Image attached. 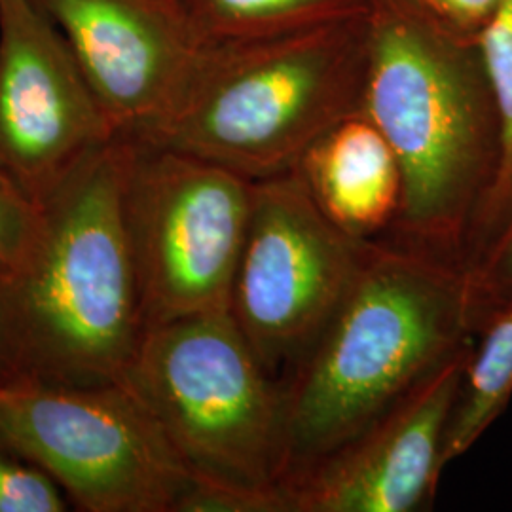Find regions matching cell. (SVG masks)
Listing matches in <instances>:
<instances>
[{
  "instance_id": "cell-10",
  "label": "cell",
  "mask_w": 512,
  "mask_h": 512,
  "mask_svg": "<svg viewBox=\"0 0 512 512\" xmlns=\"http://www.w3.org/2000/svg\"><path fill=\"white\" fill-rule=\"evenodd\" d=\"M67 40L120 139L143 141L177 107L203 40L177 0H33Z\"/></svg>"
},
{
  "instance_id": "cell-20",
  "label": "cell",
  "mask_w": 512,
  "mask_h": 512,
  "mask_svg": "<svg viewBox=\"0 0 512 512\" xmlns=\"http://www.w3.org/2000/svg\"><path fill=\"white\" fill-rule=\"evenodd\" d=\"M10 382V368L6 363V355H4V348H2V340H0V387Z\"/></svg>"
},
{
  "instance_id": "cell-16",
  "label": "cell",
  "mask_w": 512,
  "mask_h": 512,
  "mask_svg": "<svg viewBox=\"0 0 512 512\" xmlns=\"http://www.w3.org/2000/svg\"><path fill=\"white\" fill-rule=\"evenodd\" d=\"M67 505L52 476L0 439V512H65Z\"/></svg>"
},
{
  "instance_id": "cell-12",
  "label": "cell",
  "mask_w": 512,
  "mask_h": 512,
  "mask_svg": "<svg viewBox=\"0 0 512 512\" xmlns=\"http://www.w3.org/2000/svg\"><path fill=\"white\" fill-rule=\"evenodd\" d=\"M319 209L351 238L393 228L403 203L401 165L363 112L330 128L298 165Z\"/></svg>"
},
{
  "instance_id": "cell-5",
  "label": "cell",
  "mask_w": 512,
  "mask_h": 512,
  "mask_svg": "<svg viewBox=\"0 0 512 512\" xmlns=\"http://www.w3.org/2000/svg\"><path fill=\"white\" fill-rule=\"evenodd\" d=\"M122 382L160 423L194 478L287 495L283 385L260 363L230 310L145 330Z\"/></svg>"
},
{
  "instance_id": "cell-13",
  "label": "cell",
  "mask_w": 512,
  "mask_h": 512,
  "mask_svg": "<svg viewBox=\"0 0 512 512\" xmlns=\"http://www.w3.org/2000/svg\"><path fill=\"white\" fill-rule=\"evenodd\" d=\"M511 395L512 294L482 319L480 342L469 351L442 446L444 469L475 446L503 414Z\"/></svg>"
},
{
  "instance_id": "cell-4",
  "label": "cell",
  "mask_w": 512,
  "mask_h": 512,
  "mask_svg": "<svg viewBox=\"0 0 512 512\" xmlns=\"http://www.w3.org/2000/svg\"><path fill=\"white\" fill-rule=\"evenodd\" d=\"M368 18L205 42L177 107L137 143L202 158L249 181L291 173L315 141L361 112Z\"/></svg>"
},
{
  "instance_id": "cell-18",
  "label": "cell",
  "mask_w": 512,
  "mask_h": 512,
  "mask_svg": "<svg viewBox=\"0 0 512 512\" xmlns=\"http://www.w3.org/2000/svg\"><path fill=\"white\" fill-rule=\"evenodd\" d=\"M42 211L0 171V272L16 268L37 239Z\"/></svg>"
},
{
  "instance_id": "cell-9",
  "label": "cell",
  "mask_w": 512,
  "mask_h": 512,
  "mask_svg": "<svg viewBox=\"0 0 512 512\" xmlns=\"http://www.w3.org/2000/svg\"><path fill=\"white\" fill-rule=\"evenodd\" d=\"M116 139L54 21L33 0H0V171L42 211Z\"/></svg>"
},
{
  "instance_id": "cell-19",
  "label": "cell",
  "mask_w": 512,
  "mask_h": 512,
  "mask_svg": "<svg viewBox=\"0 0 512 512\" xmlns=\"http://www.w3.org/2000/svg\"><path fill=\"white\" fill-rule=\"evenodd\" d=\"M421 8L439 19L442 25L456 29L480 27L494 14L499 0H414Z\"/></svg>"
},
{
  "instance_id": "cell-8",
  "label": "cell",
  "mask_w": 512,
  "mask_h": 512,
  "mask_svg": "<svg viewBox=\"0 0 512 512\" xmlns=\"http://www.w3.org/2000/svg\"><path fill=\"white\" fill-rule=\"evenodd\" d=\"M368 241L319 209L298 169L255 181L230 313L272 376L293 366L327 325Z\"/></svg>"
},
{
  "instance_id": "cell-3",
  "label": "cell",
  "mask_w": 512,
  "mask_h": 512,
  "mask_svg": "<svg viewBox=\"0 0 512 512\" xmlns=\"http://www.w3.org/2000/svg\"><path fill=\"white\" fill-rule=\"evenodd\" d=\"M368 21L361 112L401 165L399 243L467 268L499 158L486 74L478 78L444 25L414 0H374Z\"/></svg>"
},
{
  "instance_id": "cell-7",
  "label": "cell",
  "mask_w": 512,
  "mask_h": 512,
  "mask_svg": "<svg viewBox=\"0 0 512 512\" xmlns=\"http://www.w3.org/2000/svg\"><path fill=\"white\" fill-rule=\"evenodd\" d=\"M253 192L226 167L129 141L124 213L145 330L230 310Z\"/></svg>"
},
{
  "instance_id": "cell-1",
  "label": "cell",
  "mask_w": 512,
  "mask_h": 512,
  "mask_svg": "<svg viewBox=\"0 0 512 512\" xmlns=\"http://www.w3.org/2000/svg\"><path fill=\"white\" fill-rule=\"evenodd\" d=\"M467 268L366 243L348 293L283 385V488L359 437L469 348Z\"/></svg>"
},
{
  "instance_id": "cell-2",
  "label": "cell",
  "mask_w": 512,
  "mask_h": 512,
  "mask_svg": "<svg viewBox=\"0 0 512 512\" xmlns=\"http://www.w3.org/2000/svg\"><path fill=\"white\" fill-rule=\"evenodd\" d=\"M129 141L99 150L42 209L37 239L0 272L10 382H122L145 334L124 213Z\"/></svg>"
},
{
  "instance_id": "cell-6",
  "label": "cell",
  "mask_w": 512,
  "mask_h": 512,
  "mask_svg": "<svg viewBox=\"0 0 512 512\" xmlns=\"http://www.w3.org/2000/svg\"><path fill=\"white\" fill-rule=\"evenodd\" d=\"M0 439L54 478L78 511L177 512L194 482L124 382L0 387Z\"/></svg>"
},
{
  "instance_id": "cell-15",
  "label": "cell",
  "mask_w": 512,
  "mask_h": 512,
  "mask_svg": "<svg viewBox=\"0 0 512 512\" xmlns=\"http://www.w3.org/2000/svg\"><path fill=\"white\" fill-rule=\"evenodd\" d=\"M478 48L497 114L499 158L473 226L467 264L494 238L512 211V0L497 2L494 14L480 29Z\"/></svg>"
},
{
  "instance_id": "cell-17",
  "label": "cell",
  "mask_w": 512,
  "mask_h": 512,
  "mask_svg": "<svg viewBox=\"0 0 512 512\" xmlns=\"http://www.w3.org/2000/svg\"><path fill=\"white\" fill-rule=\"evenodd\" d=\"M475 327L512 294V211L494 238L467 264Z\"/></svg>"
},
{
  "instance_id": "cell-11",
  "label": "cell",
  "mask_w": 512,
  "mask_h": 512,
  "mask_svg": "<svg viewBox=\"0 0 512 512\" xmlns=\"http://www.w3.org/2000/svg\"><path fill=\"white\" fill-rule=\"evenodd\" d=\"M471 346L421 380L359 437L285 488L293 512H412L442 467L446 429Z\"/></svg>"
},
{
  "instance_id": "cell-14",
  "label": "cell",
  "mask_w": 512,
  "mask_h": 512,
  "mask_svg": "<svg viewBox=\"0 0 512 512\" xmlns=\"http://www.w3.org/2000/svg\"><path fill=\"white\" fill-rule=\"evenodd\" d=\"M205 42L275 37L361 18L374 0H177Z\"/></svg>"
}]
</instances>
